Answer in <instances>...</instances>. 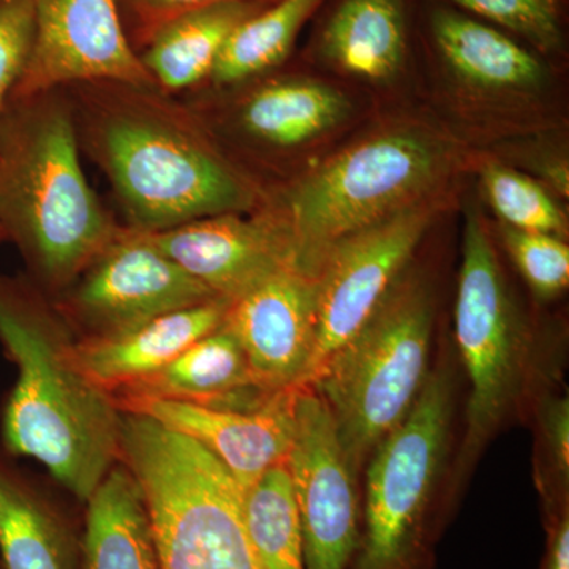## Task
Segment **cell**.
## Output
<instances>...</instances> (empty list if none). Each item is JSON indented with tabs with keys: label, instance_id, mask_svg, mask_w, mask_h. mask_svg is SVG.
<instances>
[{
	"label": "cell",
	"instance_id": "6da1fadb",
	"mask_svg": "<svg viewBox=\"0 0 569 569\" xmlns=\"http://www.w3.org/2000/svg\"><path fill=\"white\" fill-rule=\"evenodd\" d=\"M77 340L50 296L26 276L0 274V347L17 367L0 413L2 448L37 460L84 505L121 462L122 411L82 372Z\"/></svg>",
	"mask_w": 569,
	"mask_h": 569
},
{
	"label": "cell",
	"instance_id": "7a4b0ae2",
	"mask_svg": "<svg viewBox=\"0 0 569 569\" xmlns=\"http://www.w3.org/2000/svg\"><path fill=\"white\" fill-rule=\"evenodd\" d=\"M69 91L78 134L107 174L127 227L157 233L253 208L252 186L216 151L193 111L170 93L122 82Z\"/></svg>",
	"mask_w": 569,
	"mask_h": 569
},
{
	"label": "cell",
	"instance_id": "3957f363",
	"mask_svg": "<svg viewBox=\"0 0 569 569\" xmlns=\"http://www.w3.org/2000/svg\"><path fill=\"white\" fill-rule=\"evenodd\" d=\"M80 146L67 89L10 99L0 118V224L51 299L121 227L93 192Z\"/></svg>",
	"mask_w": 569,
	"mask_h": 569
},
{
	"label": "cell",
	"instance_id": "277c9868",
	"mask_svg": "<svg viewBox=\"0 0 569 569\" xmlns=\"http://www.w3.org/2000/svg\"><path fill=\"white\" fill-rule=\"evenodd\" d=\"M121 463L140 486L163 569H261L242 489L211 452L122 411Z\"/></svg>",
	"mask_w": 569,
	"mask_h": 569
},
{
	"label": "cell",
	"instance_id": "5b68a950",
	"mask_svg": "<svg viewBox=\"0 0 569 569\" xmlns=\"http://www.w3.org/2000/svg\"><path fill=\"white\" fill-rule=\"evenodd\" d=\"M432 321L429 288L406 272L310 385L331 411L356 478L406 418L429 376Z\"/></svg>",
	"mask_w": 569,
	"mask_h": 569
},
{
	"label": "cell",
	"instance_id": "8992f818",
	"mask_svg": "<svg viewBox=\"0 0 569 569\" xmlns=\"http://www.w3.org/2000/svg\"><path fill=\"white\" fill-rule=\"evenodd\" d=\"M443 170L432 141L387 133L359 142L288 190L282 216L296 268L316 277L340 239L419 203Z\"/></svg>",
	"mask_w": 569,
	"mask_h": 569
},
{
	"label": "cell",
	"instance_id": "52a82bcc",
	"mask_svg": "<svg viewBox=\"0 0 569 569\" xmlns=\"http://www.w3.org/2000/svg\"><path fill=\"white\" fill-rule=\"evenodd\" d=\"M447 370L427 376L413 406L366 463L365 531L353 569H417L426 520L447 458L451 425Z\"/></svg>",
	"mask_w": 569,
	"mask_h": 569
},
{
	"label": "cell",
	"instance_id": "ba28073f",
	"mask_svg": "<svg viewBox=\"0 0 569 569\" xmlns=\"http://www.w3.org/2000/svg\"><path fill=\"white\" fill-rule=\"evenodd\" d=\"M455 320L460 358L470 380L460 471L475 462L519 402L530 362L529 332L477 213L467 216L463 227Z\"/></svg>",
	"mask_w": 569,
	"mask_h": 569
},
{
	"label": "cell",
	"instance_id": "9c48e42d",
	"mask_svg": "<svg viewBox=\"0 0 569 569\" xmlns=\"http://www.w3.org/2000/svg\"><path fill=\"white\" fill-rule=\"evenodd\" d=\"M212 299L217 296L174 263L149 231L123 224L52 301L78 339H100Z\"/></svg>",
	"mask_w": 569,
	"mask_h": 569
},
{
	"label": "cell",
	"instance_id": "30bf717a",
	"mask_svg": "<svg viewBox=\"0 0 569 569\" xmlns=\"http://www.w3.org/2000/svg\"><path fill=\"white\" fill-rule=\"evenodd\" d=\"M430 217L425 204L408 206L340 239L321 258L316 272V351L309 387L406 274Z\"/></svg>",
	"mask_w": 569,
	"mask_h": 569
},
{
	"label": "cell",
	"instance_id": "8fae6325",
	"mask_svg": "<svg viewBox=\"0 0 569 569\" xmlns=\"http://www.w3.org/2000/svg\"><path fill=\"white\" fill-rule=\"evenodd\" d=\"M287 466L301 519L306 569H348L361 538L356 477L331 411L310 387L296 396Z\"/></svg>",
	"mask_w": 569,
	"mask_h": 569
},
{
	"label": "cell",
	"instance_id": "7c38bea8",
	"mask_svg": "<svg viewBox=\"0 0 569 569\" xmlns=\"http://www.w3.org/2000/svg\"><path fill=\"white\" fill-rule=\"evenodd\" d=\"M33 6L31 54L10 99L89 82L156 86L127 36L119 0H33Z\"/></svg>",
	"mask_w": 569,
	"mask_h": 569
},
{
	"label": "cell",
	"instance_id": "4fadbf2b",
	"mask_svg": "<svg viewBox=\"0 0 569 569\" xmlns=\"http://www.w3.org/2000/svg\"><path fill=\"white\" fill-rule=\"evenodd\" d=\"M233 332L258 387L269 392L309 387L316 351V277L295 264L269 276L228 307Z\"/></svg>",
	"mask_w": 569,
	"mask_h": 569
},
{
	"label": "cell",
	"instance_id": "5bb4252c",
	"mask_svg": "<svg viewBox=\"0 0 569 569\" xmlns=\"http://www.w3.org/2000/svg\"><path fill=\"white\" fill-rule=\"evenodd\" d=\"M299 389L277 395L260 410L197 406L152 397H114L119 410L159 422L211 452L246 490L287 460Z\"/></svg>",
	"mask_w": 569,
	"mask_h": 569
},
{
	"label": "cell",
	"instance_id": "9a60e30c",
	"mask_svg": "<svg viewBox=\"0 0 569 569\" xmlns=\"http://www.w3.org/2000/svg\"><path fill=\"white\" fill-rule=\"evenodd\" d=\"M151 236L187 274L230 302L295 264L290 238L274 213L253 219L222 213Z\"/></svg>",
	"mask_w": 569,
	"mask_h": 569
},
{
	"label": "cell",
	"instance_id": "2e32d148",
	"mask_svg": "<svg viewBox=\"0 0 569 569\" xmlns=\"http://www.w3.org/2000/svg\"><path fill=\"white\" fill-rule=\"evenodd\" d=\"M81 535L74 533L51 482L41 481L0 447L2 568L80 569Z\"/></svg>",
	"mask_w": 569,
	"mask_h": 569
},
{
	"label": "cell",
	"instance_id": "e0dca14e",
	"mask_svg": "<svg viewBox=\"0 0 569 569\" xmlns=\"http://www.w3.org/2000/svg\"><path fill=\"white\" fill-rule=\"evenodd\" d=\"M231 302L217 298L146 321L121 335L78 339L74 356L93 383L114 396L151 376L224 323Z\"/></svg>",
	"mask_w": 569,
	"mask_h": 569
},
{
	"label": "cell",
	"instance_id": "ac0fdd59",
	"mask_svg": "<svg viewBox=\"0 0 569 569\" xmlns=\"http://www.w3.org/2000/svg\"><path fill=\"white\" fill-rule=\"evenodd\" d=\"M277 395L280 392L258 387L244 350L223 323L162 369L112 397H152L253 411L268 406Z\"/></svg>",
	"mask_w": 569,
	"mask_h": 569
},
{
	"label": "cell",
	"instance_id": "d6986e66",
	"mask_svg": "<svg viewBox=\"0 0 569 569\" xmlns=\"http://www.w3.org/2000/svg\"><path fill=\"white\" fill-rule=\"evenodd\" d=\"M426 32L433 54L468 84L490 91H527L545 80L546 67L538 51L441 0L427 11Z\"/></svg>",
	"mask_w": 569,
	"mask_h": 569
},
{
	"label": "cell",
	"instance_id": "ffe728a7",
	"mask_svg": "<svg viewBox=\"0 0 569 569\" xmlns=\"http://www.w3.org/2000/svg\"><path fill=\"white\" fill-rule=\"evenodd\" d=\"M410 39L408 0H337L316 39L329 66L367 81L392 80Z\"/></svg>",
	"mask_w": 569,
	"mask_h": 569
},
{
	"label": "cell",
	"instance_id": "44dd1931",
	"mask_svg": "<svg viewBox=\"0 0 569 569\" xmlns=\"http://www.w3.org/2000/svg\"><path fill=\"white\" fill-rule=\"evenodd\" d=\"M82 507L80 569H163L144 497L123 463Z\"/></svg>",
	"mask_w": 569,
	"mask_h": 569
},
{
	"label": "cell",
	"instance_id": "7402d4cb",
	"mask_svg": "<svg viewBox=\"0 0 569 569\" xmlns=\"http://www.w3.org/2000/svg\"><path fill=\"white\" fill-rule=\"evenodd\" d=\"M266 6L244 0L213 3L163 24L140 51L157 88L176 96L209 80L234 29Z\"/></svg>",
	"mask_w": 569,
	"mask_h": 569
},
{
	"label": "cell",
	"instance_id": "603a6c76",
	"mask_svg": "<svg viewBox=\"0 0 569 569\" xmlns=\"http://www.w3.org/2000/svg\"><path fill=\"white\" fill-rule=\"evenodd\" d=\"M342 93L310 80H272L254 89L238 108L239 129L269 148H295L342 121Z\"/></svg>",
	"mask_w": 569,
	"mask_h": 569
},
{
	"label": "cell",
	"instance_id": "cb8c5ba5",
	"mask_svg": "<svg viewBox=\"0 0 569 569\" xmlns=\"http://www.w3.org/2000/svg\"><path fill=\"white\" fill-rule=\"evenodd\" d=\"M326 0H274L241 22L224 43L209 81L242 84L279 67L293 50L306 22Z\"/></svg>",
	"mask_w": 569,
	"mask_h": 569
},
{
	"label": "cell",
	"instance_id": "d4e9b609",
	"mask_svg": "<svg viewBox=\"0 0 569 569\" xmlns=\"http://www.w3.org/2000/svg\"><path fill=\"white\" fill-rule=\"evenodd\" d=\"M242 508L261 569H306L301 519L287 460L242 490Z\"/></svg>",
	"mask_w": 569,
	"mask_h": 569
},
{
	"label": "cell",
	"instance_id": "484cf974",
	"mask_svg": "<svg viewBox=\"0 0 569 569\" xmlns=\"http://www.w3.org/2000/svg\"><path fill=\"white\" fill-rule=\"evenodd\" d=\"M529 44L539 54H560L567 43L561 0H441Z\"/></svg>",
	"mask_w": 569,
	"mask_h": 569
},
{
	"label": "cell",
	"instance_id": "4316f807",
	"mask_svg": "<svg viewBox=\"0 0 569 569\" xmlns=\"http://www.w3.org/2000/svg\"><path fill=\"white\" fill-rule=\"evenodd\" d=\"M481 179L489 203L505 227L559 238L563 234L565 220L559 206L529 176L500 164H489Z\"/></svg>",
	"mask_w": 569,
	"mask_h": 569
},
{
	"label": "cell",
	"instance_id": "83f0119b",
	"mask_svg": "<svg viewBox=\"0 0 569 569\" xmlns=\"http://www.w3.org/2000/svg\"><path fill=\"white\" fill-rule=\"evenodd\" d=\"M503 241L520 274L538 298L552 299L567 290L569 249L559 236L505 227Z\"/></svg>",
	"mask_w": 569,
	"mask_h": 569
},
{
	"label": "cell",
	"instance_id": "f1b7e54d",
	"mask_svg": "<svg viewBox=\"0 0 569 569\" xmlns=\"http://www.w3.org/2000/svg\"><path fill=\"white\" fill-rule=\"evenodd\" d=\"M33 0H0V118L31 54Z\"/></svg>",
	"mask_w": 569,
	"mask_h": 569
},
{
	"label": "cell",
	"instance_id": "f546056e",
	"mask_svg": "<svg viewBox=\"0 0 569 569\" xmlns=\"http://www.w3.org/2000/svg\"><path fill=\"white\" fill-rule=\"evenodd\" d=\"M222 2H239V0H119V9H121L130 43L140 54L153 33L168 21L187 11ZM244 2L271 3L274 0H244Z\"/></svg>",
	"mask_w": 569,
	"mask_h": 569
},
{
	"label": "cell",
	"instance_id": "4dcf8cb0",
	"mask_svg": "<svg viewBox=\"0 0 569 569\" xmlns=\"http://www.w3.org/2000/svg\"><path fill=\"white\" fill-rule=\"evenodd\" d=\"M542 440L550 466L557 477L568 481L569 468V406L568 399H550L541 415Z\"/></svg>",
	"mask_w": 569,
	"mask_h": 569
},
{
	"label": "cell",
	"instance_id": "1f68e13d",
	"mask_svg": "<svg viewBox=\"0 0 569 569\" xmlns=\"http://www.w3.org/2000/svg\"><path fill=\"white\" fill-rule=\"evenodd\" d=\"M542 569H569V518L568 511L553 516L549 531L548 553Z\"/></svg>",
	"mask_w": 569,
	"mask_h": 569
},
{
	"label": "cell",
	"instance_id": "d6a6232c",
	"mask_svg": "<svg viewBox=\"0 0 569 569\" xmlns=\"http://www.w3.org/2000/svg\"><path fill=\"white\" fill-rule=\"evenodd\" d=\"M7 241L6 231H3L2 224H0V242Z\"/></svg>",
	"mask_w": 569,
	"mask_h": 569
},
{
	"label": "cell",
	"instance_id": "836d02e7",
	"mask_svg": "<svg viewBox=\"0 0 569 569\" xmlns=\"http://www.w3.org/2000/svg\"><path fill=\"white\" fill-rule=\"evenodd\" d=\"M0 569H3V568H2V565H0Z\"/></svg>",
	"mask_w": 569,
	"mask_h": 569
}]
</instances>
